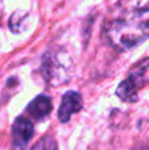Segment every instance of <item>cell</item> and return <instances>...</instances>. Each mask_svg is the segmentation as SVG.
<instances>
[{"label": "cell", "instance_id": "1", "mask_svg": "<svg viewBox=\"0 0 149 150\" xmlns=\"http://www.w3.org/2000/svg\"><path fill=\"white\" fill-rule=\"evenodd\" d=\"M103 37L119 52L140 45L149 38V7L121 15L106 24Z\"/></svg>", "mask_w": 149, "mask_h": 150}, {"label": "cell", "instance_id": "2", "mask_svg": "<svg viewBox=\"0 0 149 150\" xmlns=\"http://www.w3.org/2000/svg\"><path fill=\"white\" fill-rule=\"evenodd\" d=\"M70 67L71 62L69 55L63 50L53 47L48 50L42 57V76L45 82L50 86H58L69 82L70 79Z\"/></svg>", "mask_w": 149, "mask_h": 150}, {"label": "cell", "instance_id": "3", "mask_svg": "<svg viewBox=\"0 0 149 150\" xmlns=\"http://www.w3.org/2000/svg\"><path fill=\"white\" fill-rule=\"evenodd\" d=\"M12 150H25L34 134L32 121L25 116H18L12 124Z\"/></svg>", "mask_w": 149, "mask_h": 150}, {"label": "cell", "instance_id": "4", "mask_svg": "<svg viewBox=\"0 0 149 150\" xmlns=\"http://www.w3.org/2000/svg\"><path fill=\"white\" fill-rule=\"evenodd\" d=\"M83 108V99L81 93L75 91H67L63 93L58 108V119L61 122H67L74 113L79 112Z\"/></svg>", "mask_w": 149, "mask_h": 150}, {"label": "cell", "instance_id": "5", "mask_svg": "<svg viewBox=\"0 0 149 150\" xmlns=\"http://www.w3.org/2000/svg\"><path fill=\"white\" fill-rule=\"evenodd\" d=\"M52 112V100L45 95H38L26 107V113L34 121H41Z\"/></svg>", "mask_w": 149, "mask_h": 150}, {"label": "cell", "instance_id": "6", "mask_svg": "<svg viewBox=\"0 0 149 150\" xmlns=\"http://www.w3.org/2000/svg\"><path fill=\"white\" fill-rule=\"evenodd\" d=\"M127 79L139 90L149 83V57L137 62L129 70Z\"/></svg>", "mask_w": 149, "mask_h": 150}, {"label": "cell", "instance_id": "7", "mask_svg": "<svg viewBox=\"0 0 149 150\" xmlns=\"http://www.w3.org/2000/svg\"><path fill=\"white\" fill-rule=\"evenodd\" d=\"M137 91L139 90L128 79H124L116 88V95L119 96L120 100L127 101V103H133V101H137V99H139Z\"/></svg>", "mask_w": 149, "mask_h": 150}, {"label": "cell", "instance_id": "8", "mask_svg": "<svg viewBox=\"0 0 149 150\" xmlns=\"http://www.w3.org/2000/svg\"><path fill=\"white\" fill-rule=\"evenodd\" d=\"M31 150H58V144L52 136H45L37 141Z\"/></svg>", "mask_w": 149, "mask_h": 150}, {"label": "cell", "instance_id": "9", "mask_svg": "<svg viewBox=\"0 0 149 150\" xmlns=\"http://www.w3.org/2000/svg\"><path fill=\"white\" fill-rule=\"evenodd\" d=\"M0 23H1V5H0Z\"/></svg>", "mask_w": 149, "mask_h": 150}]
</instances>
